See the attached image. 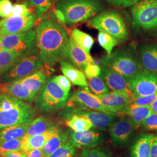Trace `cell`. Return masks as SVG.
I'll return each mask as SVG.
<instances>
[{
    "label": "cell",
    "mask_w": 157,
    "mask_h": 157,
    "mask_svg": "<svg viewBox=\"0 0 157 157\" xmlns=\"http://www.w3.org/2000/svg\"><path fill=\"white\" fill-rule=\"evenodd\" d=\"M13 5L10 0H0V17L3 18L11 15Z\"/></svg>",
    "instance_id": "41"
},
{
    "label": "cell",
    "mask_w": 157,
    "mask_h": 157,
    "mask_svg": "<svg viewBox=\"0 0 157 157\" xmlns=\"http://www.w3.org/2000/svg\"><path fill=\"white\" fill-rule=\"evenodd\" d=\"M60 115L65 120V124L75 132H83L93 128V124L87 119L75 114L62 111Z\"/></svg>",
    "instance_id": "25"
},
{
    "label": "cell",
    "mask_w": 157,
    "mask_h": 157,
    "mask_svg": "<svg viewBox=\"0 0 157 157\" xmlns=\"http://www.w3.org/2000/svg\"><path fill=\"white\" fill-rule=\"evenodd\" d=\"M30 124H17L0 130V141L22 139L27 134Z\"/></svg>",
    "instance_id": "29"
},
{
    "label": "cell",
    "mask_w": 157,
    "mask_h": 157,
    "mask_svg": "<svg viewBox=\"0 0 157 157\" xmlns=\"http://www.w3.org/2000/svg\"><path fill=\"white\" fill-rule=\"evenodd\" d=\"M93 128L83 132H70L69 140L76 148L79 149L97 147L103 144L107 140L105 133L103 130Z\"/></svg>",
    "instance_id": "13"
},
{
    "label": "cell",
    "mask_w": 157,
    "mask_h": 157,
    "mask_svg": "<svg viewBox=\"0 0 157 157\" xmlns=\"http://www.w3.org/2000/svg\"><path fill=\"white\" fill-rule=\"evenodd\" d=\"M84 73L88 78L100 76L101 72V67L95 63L88 65L85 67Z\"/></svg>",
    "instance_id": "44"
},
{
    "label": "cell",
    "mask_w": 157,
    "mask_h": 157,
    "mask_svg": "<svg viewBox=\"0 0 157 157\" xmlns=\"http://www.w3.org/2000/svg\"><path fill=\"white\" fill-rule=\"evenodd\" d=\"M37 48L19 59L11 67L0 74L2 85L25 78L44 66Z\"/></svg>",
    "instance_id": "7"
},
{
    "label": "cell",
    "mask_w": 157,
    "mask_h": 157,
    "mask_svg": "<svg viewBox=\"0 0 157 157\" xmlns=\"http://www.w3.org/2000/svg\"><path fill=\"white\" fill-rule=\"evenodd\" d=\"M17 1H20V0H17Z\"/></svg>",
    "instance_id": "54"
},
{
    "label": "cell",
    "mask_w": 157,
    "mask_h": 157,
    "mask_svg": "<svg viewBox=\"0 0 157 157\" xmlns=\"http://www.w3.org/2000/svg\"><path fill=\"white\" fill-rule=\"evenodd\" d=\"M141 126L148 130H157V113L152 112L143 120Z\"/></svg>",
    "instance_id": "38"
},
{
    "label": "cell",
    "mask_w": 157,
    "mask_h": 157,
    "mask_svg": "<svg viewBox=\"0 0 157 157\" xmlns=\"http://www.w3.org/2000/svg\"><path fill=\"white\" fill-rule=\"evenodd\" d=\"M51 1H52V2H56L57 1H58L59 0H51Z\"/></svg>",
    "instance_id": "52"
},
{
    "label": "cell",
    "mask_w": 157,
    "mask_h": 157,
    "mask_svg": "<svg viewBox=\"0 0 157 157\" xmlns=\"http://www.w3.org/2000/svg\"><path fill=\"white\" fill-rule=\"evenodd\" d=\"M51 2V0H29V3L30 6L37 8V10L42 13L45 12L49 10Z\"/></svg>",
    "instance_id": "39"
},
{
    "label": "cell",
    "mask_w": 157,
    "mask_h": 157,
    "mask_svg": "<svg viewBox=\"0 0 157 157\" xmlns=\"http://www.w3.org/2000/svg\"><path fill=\"white\" fill-rule=\"evenodd\" d=\"M132 98L157 94V74L143 69L128 80Z\"/></svg>",
    "instance_id": "10"
},
{
    "label": "cell",
    "mask_w": 157,
    "mask_h": 157,
    "mask_svg": "<svg viewBox=\"0 0 157 157\" xmlns=\"http://www.w3.org/2000/svg\"><path fill=\"white\" fill-rule=\"evenodd\" d=\"M137 58L143 69L153 73L157 72V43L140 45Z\"/></svg>",
    "instance_id": "18"
},
{
    "label": "cell",
    "mask_w": 157,
    "mask_h": 157,
    "mask_svg": "<svg viewBox=\"0 0 157 157\" xmlns=\"http://www.w3.org/2000/svg\"><path fill=\"white\" fill-rule=\"evenodd\" d=\"M157 100V94L144 97H133L131 99V104L140 106H150L151 103Z\"/></svg>",
    "instance_id": "37"
},
{
    "label": "cell",
    "mask_w": 157,
    "mask_h": 157,
    "mask_svg": "<svg viewBox=\"0 0 157 157\" xmlns=\"http://www.w3.org/2000/svg\"><path fill=\"white\" fill-rule=\"evenodd\" d=\"M135 127L130 119H121L109 128V133L112 143L122 147L126 145L133 134Z\"/></svg>",
    "instance_id": "14"
},
{
    "label": "cell",
    "mask_w": 157,
    "mask_h": 157,
    "mask_svg": "<svg viewBox=\"0 0 157 157\" xmlns=\"http://www.w3.org/2000/svg\"><path fill=\"white\" fill-rule=\"evenodd\" d=\"M2 37V50L25 55L36 48V30L33 29L25 32L6 35Z\"/></svg>",
    "instance_id": "9"
},
{
    "label": "cell",
    "mask_w": 157,
    "mask_h": 157,
    "mask_svg": "<svg viewBox=\"0 0 157 157\" xmlns=\"http://www.w3.org/2000/svg\"><path fill=\"white\" fill-rule=\"evenodd\" d=\"M69 133L59 129L42 148L45 157H48L69 140Z\"/></svg>",
    "instance_id": "28"
},
{
    "label": "cell",
    "mask_w": 157,
    "mask_h": 157,
    "mask_svg": "<svg viewBox=\"0 0 157 157\" xmlns=\"http://www.w3.org/2000/svg\"><path fill=\"white\" fill-rule=\"evenodd\" d=\"M0 157H4L3 156H0Z\"/></svg>",
    "instance_id": "53"
},
{
    "label": "cell",
    "mask_w": 157,
    "mask_h": 157,
    "mask_svg": "<svg viewBox=\"0 0 157 157\" xmlns=\"http://www.w3.org/2000/svg\"><path fill=\"white\" fill-rule=\"evenodd\" d=\"M123 113L129 116L130 120L135 128L139 127L141 123L152 113L150 106H140L130 104L121 113Z\"/></svg>",
    "instance_id": "26"
},
{
    "label": "cell",
    "mask_w": 157,
    "mask_h": 157,
    "mask_svg": "<svg viewBox=\"0 0 157 157\" xmlns=\"http://www.w3.org/2000/svg\"><path fill=\"white\" fill-rule=\"evenodd\" d=\"M95 96L109 111L115 113H121L131 104V97L124 93L114 92Z\"/></svg>",
    "instance_id": "17"
},
{
    "label": "cell",
    "mask_w": 157,
    "mask_h": 157,
    "mask_svg": "<svg viewBox=\"0 0 157 157\" xmlns=\"http://www.w3.org/2000/svg\"><path fill=\"white\" fill-rule=\"evenodd\" d=\"M67 106L81 110L94 111L113 116L117 115V113L111 112L105 107L95 94L90 93L87 87L78 90L68 100Z\"/></svg>",
    "instance_id": "11"
},
{
    "label": "cell",
    "mask_w": 157,
    "mask_h": 157,
    "mask_svg": "<svg viewBox=\"0 0 157 157\" xmlns=\"http://www.w3.org/2000/svg\"><path fill=\"white\" fill-rule=\"evenodd\" d=\"M54 15L60 24L65 25V19L62 12L56 9V10L54 11Z\"/></svg>",
    "instance_id": "48"
},
{
    "label": "cell",
    "mask_w": 157,
    "mask_h": 157,
    "mask_svg": "<svg viewBox=\"0 0 157 157\" xmlns=\"http://www.w3.org/2000/svg\"><path fill=\"white\" fill-rule=\"evenodd\" d=\"M150 107L151 109L152 112L157 113V100L151 103L150 105Z\"/></svg>",
    "instance_id": "49"
},
{
    "label": "cell",
    "mask_w": 157,
    "mask_h": 157,
    "mask_svg": "<svg viewBox=\"0 0 157 157\" xmlns=\"http://www.w3.org/2000/svg\"><path fill=\"white\" fill-rule=\"evenodd\" d=\"M63 111L87 119L93 124V127L101 130L109 128L117 119V116H113L105 113L94 111L81 110L72 107H67L63 109Z\"/></svg>",
    "instance_id": "15"
},
{
    "label": "cell",
    "mask_w": 157,
    "mask_h": 157,
    "mask_svg": "<svg viewBox=\"0 0 157 157\" xmlns=\"http://www.w3.org/2000/svg\"><path fill=\"white\" fill-rule=\"evenodd\" d=\"M48 157H78L77 150L68 140Z\"/></svg>",
    "instance_id": "33"
},
{
    "label": "cell",
    "mask_w": 157,
    "mask_h": 157,
    "mask_svg": "<svg viewBox=\"0 0 157 157\" xmlns=\"http://www.w3.org/2000/svg\"><path fill=\"white\" fill-rule=\"evenodd\" d=\"M56 128V123L51 119L39 117L34 119L30 122L26 135L30 136L40 135Z\"/></svg>",
    "instance_id": "27"
},
{
    "label": "cell",
    "mask_w": 157,
    "mask_h": 157,
    "mask_svg": "<svg viewBox=\"0 0 157 157\" xmlns=\"http://www.w3.org/2000/svg\"><path fill=\"white\" fill-rule=\"evenodd\" d=\"M31 13L27 5L24 4H16L13 6L10 16H25Z\"/></svg>",
    "instance_id": "42"
},
{
    "label": "cell",
    "mask_w": 157,
    "mask_h": 157,
    "mask_svg": "<svg viewBox=\"0 0 157 157\" xmlns=\"http://www.w3.org/2000/svg\"><path fill=\"white\" fill-rule=\"evenodd\" d=\"M2 50V37L0 36V51Z\"/></svg>",
    "instance_id": "51"
},
{
    "label": "cell",
    "mask_w": 157,
    "mask_h": 157,
    "mask_svg": "<svg viewBox=\"0 0 157 157\" xmlns=\"http://www.w3.org/2000/svg\"><path fill=\"white\" fill-rule=\"evenodd\" d=\"M62 73L74 85L87 87V82L83 72L71 62L63 61L59 62Z\"/></svg>",
    "instance_id": "23"
},
{
    "label": "cell",
    "mask_w": 157,
    "mask_h": 157,
    "mask_svg": "<svg viewBox=\"0 0 157 157\" xmlns=\"http://www.w3.org/2000/svg\"><path fill=\"white\" fill-rule=\"evenodd\" d=\"M48 76L49 71L44 66L37 72L21 80L26 89L37 97L44 86Z\"/></svg>",
    "instance_id": "21"
},
{
    "label": "cell",
    "mask_w": 157,
    "mask_h": 157,
    "mask_svg": "<svg viewBox=\"0 0 157 157\" xmlns=\"http://www.w3.org/2000/svg\"><path fill=\"white\" fill-rule=\"evenodd\" d=\"M37 114L31 104L21 100L6 92L0 94V130L31 122Z\"/></svg>",
    "instance_id": "2"
},
{
    "label": "cell",
    "mask_w": 157,
    "mask_h": 157,
    "mask_svg": "<svg viewBox=\"0 0 157 157\" xmlns=\"http://www.w3.org/2000/svg\"><path fill=\"white\" fill-rule=\"evenodd\" d=\"M69 62L82 72H84L85 67L88 65L95 63L92 56L77 44L72 36L69 37Z\"/></svg>",
    "instance_id": "19"
},
{
    "label": "cell",
    "mask_w": 157,
    "mask_h": 157,
    "mask_svg": "<svg viewBox=\"0 0 157 157\" xmlns=\"http://www.w3.org/2000/svg\"><path fill=\"white\" fill-rule=\"evenodd\" d=\"M72 36L82 49L88 54H90V51L94 43V40L90 35L78 29L75 28L72 30Z\"/></svg>",
    "instance_id": "30"
},
{
    "label": "cell",
    "mask_w": 157,
    "mask_h": 157,
    "mask_svg": "<svg viewBox=\"0 0 157 157\" xmlns=\"http://www.w3.org/2000/svg\"><path fill=\"white\" fill-rule=\"evenodd\" d=\"M26 157H45L42 149H33L26 152Z\"/></svg>",
    "instance_id": "47"
},
{
    "label": "cell",
    "mask_w": 157,
    "mask_h": 157,
    "mask_svg": "<svg viewBox=\"0 0 157 157\" xmlns=\"http://www.w3.org/2000/svg\"><path fill=\"white\" fill-rule=\"evenodd\" d=\"M4 91V86L0 83V94Z\"/></svg>",
    "instance_id": "50"
},
{
    "label": "cell",
    "mask_w": 157,
    "mask_h": 157,
    "mask_svg": "<svg viewBox=\"0 0 157 157\" xmlns=\"http://www.w3.org/2000/svg\"><path fill=\"white\" fill-rule=\"evenodd\" d=\"M100 62L103 67L114 70L128 80L133 78L143 69L138 58L131 49L120 48L110 55L102 56Z\"/></svg>",
    "instance_id": "4"
},
{
    "label": "cell",
    "mask_w": 157,
    "mask_h": 157,
    "mask_svg": "<svg viewBox=\"0 0 157 157\" xmlns=\"http://www.w3.org/2000/svg\"><path fill=\"white\" fill-rule=\"evenodd\" d=\"M97 38L99 44L106 51L107 55H110L114 47L119 43L118 40L111 35L101 31H99Z\"/></svg>",
    "instance_id": "32"
},
{
    "label": "cell",
    "mask_w": 157,
    "mask_h": 157,
    "mask_svg": "<svg viewBox=\"0 0 157 157\" xmlns=\"http://www.w3.org/2000/svg\"><path fill=\"white\" fill-rule=\"evenodd\" d=\"M151 135L141 134L134 141L130 148L131 157H150Z\"/></svg>",
    "instance_id": "24"
},
{
    "label": "cell",
    "mask_w": 157,
    "mask_h": 157,
    "mask_svg": "<svg viewBox=\"0 0 157 157\" xmlns=\"http://www.w3.org/2000/svg\"><path fill=\"white\" fill-rule=\"evenodd\" d=\"M58 129L57 127L42 134L30 136L26 135L22 139L19 150L26 153L33 149H42L45 143L56 133Z\"/></svg>",
    "instance_id": "20"
},
{
    "label": "cell",
    "mask_w": 157,
    "mask_h": 157,
    "mask_svg": "<svg viewBox=\"0 0 157 157\" xmlns=\"http://www.w3.org/2000/svg\"><path fill=\"white\" fill-rule=\"evenodd\" d=\"M150 157H157V132L151 135Z\"/></svg>",
    "instance_id": "45"
},
{
    "label": "cell",
    "mask_w": 157,
    "mask_h": 157,
    "mask_svg": "<svg viewBox=\"0 0 157 157\" xmlns=\"http://www.w3.org/2000/svg\"><path fill=\"white\" fill-rule=\"evenodd\" d=\"M111 5L119 8L132 7L139 0H106Z\"/></svg>",
    "instance_id": "43"
},
{
    "label": "cell",
    "mask_w": 157,
    "mask_h": 157,
    "mask_svg": "<svg viewBox=\"0 0 157 157\" xmlns=\"http://www.w3.org/2000/svg\"><path fill=\"white\" fill-rule=\"evenodd\" d=\"M88 25L114 37L120 42L129 39V30L122 15L116 10L100 12L88 21Z\"/></svg>",
    "instance_id": "5"
},
{
    "label": "cell",
    "mask_w": 157,
    "mask_h": 157,
    "mask_svg": "<svg viewBox=\"0 0 157 157\" xmlns=\"http://www.w3.org/2000/svg\"><path fill=\"white\" fill-rule=\"evenodd\" d=\"M100 77L112 91L127 94L132 98L128 81L122 75L109 67H104L101 69Z\"/></svg>",
    "instance_id": "16"
},
{
    "label": "cell",
    "mask_w": 157,
    "mask_h": 157,
    "mask_svg": "<svg viewBox=\"0 0 157 157\" xmlns=\"http://www.w3.org/2000/svg\"><path fill=\"white\" fill-rule=\"evenodd\" d=\"M22 139L0 141V156L6 152L19 150Z\"/></svg>",
    "instance_id": "36"
},
{
    "label": "cell",
    "mask_w": 157,
    "mask_h": 157,
    "mask_svg": "<svg viewBox=\"0 0 157 157\" xmlns=\"http://www.w3.org/2000/svg\"><path fill=\"white\" fill-rule=\"evenodd\" d=\"M89 78V86L96 95L105 94L109 93V88L100 77H94Z\"/></svg>",
    "instance_id": "34"
},
{
    "label": "cell",
    "mask_w": 157,
    "mask_h": 157,
    "mask_svg": "<svg viewBox=\"0 0 157 157\" xmlns=\"http://www.w3.org/2000/svg\"><path fill=\"white\" fill-rule=\"evenodd\" d=\"M78 157H112L111 154L101 147L84 148Z\"/></svg>",
    "instance_id": "35"
},
{
    "label": "cell",
    "mask_w": 157,
    "mask_h": 157,
    "mask_svg": "<svg viewBox=\"0 0 157 157\" xmlns=\"http://www.w3.org/2000/svg\"><path fill=\"white\" fill-rule=\"evenodd\" d=\"M52 78L67 94H69V91L71 89V82L65 76L57 75L54 76Z\"/></svg>",
    "instance_id": "40"
},
{
    "label": "cell",
    "mask_w": 157,
    "mask_h": 157,
    "mask_svg": "<svg viewBox=\"0 0 157 157\" xmlns=\"http://www.w3.org/2000/svg\"><path fill=\"white\" fill-rule=\"evenodd\" d=\"M68 100L69 94L63 90L52 78H48L36 97L35 104L41 112L50 113L65 108Z\"/></svg>",
    "instance_id": "6"
},
{
    "label": "cell",
    "mask_w": 157,
    "mask_h": 157,
    "mask_svg": "<svg viewBox=\"0 0 157 157\" xmlns=\"http://www.w3.org/2000/svg\"><path fill=\"white\" fill-rule=\"evenodd\" d=\"M40 17L32 12L25 16H10L0 21V36L25 32L36 25Z\"/></svg>",
    "instance_id": "12"
},
{
    "label": "cell",
    "mask_w": 157,
    "mask_h": 157,
    "mask_svg": "<svg viewBox=\"0 0 157 157\" xmlns=\"http://www.w3.org/2000/svg\"><path fill=\"white\" fill-rule=\"evenodd\" d=\"M105 8L102 0H59L56 4V9L62 12L67 26L89 21Z\"/></svg>",
    "instance_id": "3"
},
{
    "label": "cell",
    "mask_w": 157,
    "mask_h": 157,
    "mask_svg": "<svg viewBox=\"0 0 157 157\" xmlns=\"http://www.w3.org/2000/svg\"><path fill=\"white\" fill-rule=\"evenodd\" d=\"M4 92L12 95L17 98L32 104L36 98V96L30 92L23 84L21 80L4 84Z\"/></svg>",
    "instance_id": "22"
},
{
    "label": "cell",
    "mask_w": 157,
    "mask_h": 157,
    "mask_svg": "<svg viewBox=\"0 0 157 157\" xmlns=\"http://www.w3.org/2000/svg\"><path fill=\"white\" fill-rule=\"evenodd\" d=\"M1 156L4 157H26V153H24L17 150L6 152Z\"/></svg>",
    "instance_id": "46"
},
{
    "label": "cell",
    "mask_w": 157,
    "mask_h": 157,
    "mask_svg": "<svg viewBox=\"0 0 157 157\" xmlns=\"http://www.w3.org/2000/svg\"><path fill=\"white\" fill-rule=\"evenodd\" d=\"M130 13L135 28H157V0H139L132 7Z\"/></svg>",
    "instance_id": "8"
},
{
    "label": "cell",
    "mask_w": 157,
    "mask_h": 157,
    "mask_svg": "<svg viewBox=\"0 0 157 157\" xmlns=\"http://www.w3.org/2000/svg\"><path fill=\"white\" fill-rule=\"evenodd\" d=\"M25 55L6 50L0 51V74L11 67L14 63Z\"/></svg>",
    "instance_id": "31"
},
{
    "label": "cell",
    "mask_w": 157,
    "mask_h": 157,
    "mask_svg": "<svg viewBox=\"0 0 157 157\" xmlns=\"http://www.w3.org/2000/svg\"><path fill=\"white\" fill-rule=\"evenodd\" d=\"M36 33V48L46 66L69 62V37L61 24L45 17L37 25Z\"/></svg>",
    "instance_id": "1"
}]
</instances>
